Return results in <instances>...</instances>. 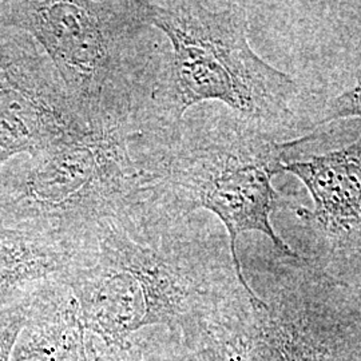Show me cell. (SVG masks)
<instances>
[{
    "mask_svg": "<svg viewBox=\"0 0 361 361\" xmlns=\"http://www.w3.org/2000/svg\"><path fill=\"white\" fill-rule=\"evenodd\" d=\"M66 286L91 361L205 352L258 300L234 265L228 235L158 197L91 233Z\"/></svg>",
    "mask_w": 361,
    "mask_h": 361,
    "instance_id": "obj_1",
    "label": "cell"
},
{
    "mask_svg": "<svg viewBox=\"0 0 361 361\" xmlns=\"http://www.w3.org/2000/svg\"><path fill=\"white\" fill-rule=\"evenodd\" d=\"M173 135L150 101L107 109L86 129L31 157L13 198L15 217L85 241L157 197L158 169Z\"/></svg>",
    "mask_w": 361,
    "mask_h": 361,
    "instance_id": "obj_2",
    "label": "cell"
},
{
    "mask_svg": "<svg viewBox=\"0 0 361 361\" xmlns=\"http://www.w3.org/2000/svg\"><path fill=\"white\" fill-rule=\"evenodd\" d=\"M150 0L149 20L170 50L155 99L180 128L189 109L219 102L252 126L279 138L295 126L296 80L258 56L247 40L243 3Z\"/></svg>",
    "mask_w": 361,
    "mask_h": 361,
    "instance_id": "obj_3",
    "label": "cell"
},
{
    "mask_svg": "<svg viewBox=\"0 0 361 361\" xmlns=\"http://www.w3.org/2000/svg\"><path fill=\"white\" fill-rule=\"evenodd\" d=\"M298 143L300 138L283 141L267 134L229 110L189 125L183 119L159 165L158 198L180 214L200 209L213 213L226 231L237 271L246 279L237 247L244 233H261L279 253L300 256L271 221L276 209L289 204L273 178L284 173L286 155Z\"/></svg>",
    "mask_w": 361,
    "mask_h": 361,
    "instance_id": "obj_4",
    "label": "cell"
},
{
    "mask_svg": "<svg viewBox=\"0 0 361 361\" xmlns=\"http://www.w3.org/2000/svg\"><path fill=\"white\" fill-rule=\"evenodd\" d=\"M0 16L38 40L87 126L153 82L165 54L147 39L149 0L7 1Z\"/></svg>",
    "mask_w": 361,
    "mask_h": 361,
    "instance_id": "obj_5",
    "label": "cell"
},
{
    "mask_svg": "<svg viewBox=\"0 0 361 361\" xmlns=\"http://www.w3.org/2000/svg\"><path fill=\"white\" fill-rule=\"evenodd\" d=\"M256 277L250 313L205 360L361 361V310L343 281L281 253Z\"/></svg>",
    "mask_w": 361,
    "mask_h": 361,
    "instance_id": "obj_6",
    "label": "cell"
},
{
    "mask_svg": "<svg viewBox=\"0 0 361 361\" xmlns=\"http://www.w3.org/2000/svg\"><path fill=\"white\" fill-rule=\"evenodd\" d=\"M308 189L313 207H296L308 258L334 274L361 256V133L352 142L320 154L285 161Z\"/></svg>",
    "mask_w": 361,
    "mask_h": 361,
    "instance_id": "obj_7",
    "label": "cell"
},
{
    "mask_svg": "<svg viewBox=\"0 0 361 361\" xmlns=\"http://www.w3.org/2000/svg\"><path fill=\"white\" fill-rule=\"evenodd\" d=\"M51 63L35 54L0 46V169L85 130Z\"/></svg>",
    "mask_w": 361,
    "mask_h": 361,
    "instance_id": "obj_8",
    "label": "cell"
},
{
    "mask_svg": "<svg viewBox=\"0 0 361 361\" xmlns=\"http://www.w3.org/2000/svg\"><path fill=\"white\" fill-rule=\"evenodd\" d=\"M13 361H91L85 331L66 285L31 304Z\"/></svg>",
    "mask_w": 361,
    "mask_h": 361,
    "instance_id": "obj_9",
    "label": "cell"
},
{
    "mask_svg": "<svg viewBox=\"0 0 361 361\" xmlns=\"http://www.w3.org/2000/svg\"><path fill=\"white\" fill-rule=\"evenodd\" d=\"M345 118H361V74L352 89L340 94L328 104L323 118L314 125V129Z\"/></svg>",
    "mask_w": 361,
    "mask_h": 361,
    "instance_id": "obj_10",
    "label": "cell"
},
{
    "mask_svg": "<svg viewBox=\"0 0 361 361\" xmlns=\"http://www.w3.org/2000/svg\"><path fill=\"white\" fill-rule=\"evenodd\" d=\"M332 276L345 284L361 310V256L347 262Z\"/></svg>",
    "mask_w": 361,
    "mask_h": 361,
    "instance_id": "obj_11",
    "label": "cell"
}]
</instances>
